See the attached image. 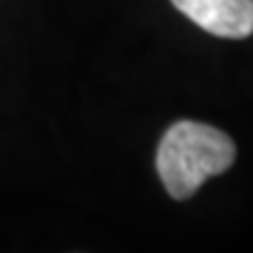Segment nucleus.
I'll list each match as a JSON object with an SVG mask.
<instances>
[{
	"instance_id": "nucleus-2",
	"label": "nucleus",
	"mask_w": 253,
	"mask_h": 253,
	"mask_svg": "<svg viewBox=\"0 0 253 253\" xmlns=\"http://www.w3.org/2000/svg\"><path fill=\"white\" fill-rule=\"evenodd\" d=\"M190 21L216 38L244 40L253 33V0H171Z\"/></svg>"
},
{
	"instance_id": "nucleus-1",
	"label": "nucleus",
	"mask_w": 253,
	"mask_h": 253,
	"mask_svg": "<svg viewBox=\"0 0 253 253\" xmlns=\"http://www.w3.org/2000/svg\"><path fill=\"white\" fill-rule=\"evenodd\" d=\"M237 160L235 141L216 126L181 120L164 131L155 167L173 199H190L207 178L225 173Z\"/></svg>"
}]
</instances>
